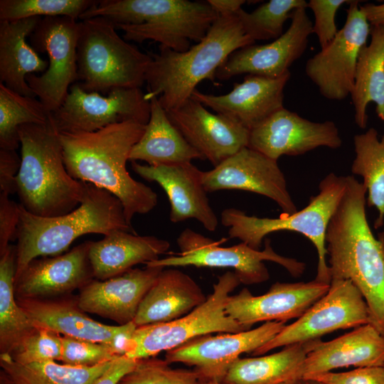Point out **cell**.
<instances>
[{
    "instance_id": "19",
    "label": "cell",
    "mask_w": 384,
    "mask_h": 384,
    "mask_svg": "<svg viewBox=\"0 0 384 384\" xmlns=\"http://www.w3.org/2000/svg\"><path fill=\"white\" fill-rule=\"evenodd\" d=\"M166 112L188 144L213 166L248 145V129L227 117L211 113L191 97Z\"/></svg>"
},
{
    "instance_id": "8",
    "label": "cell",
    "mask_w": 384,
    "mask_h": 384,
    "mask_svg": "<svg viewBox=\"0 0 384 384\" xmlns=\"http://www.w3.org/2000/svg\"><path fill=\"white\" fill-rule=\"evenodd\" d=\"M346 189L345 176L329 174L319 183V192L311 196L309 204L292 214L282 213L278 218L247 215L235 208L224 209L221 223L228 228L230 238H237L250 247L260 250L263 239L278 231H293L307 238L318 254L315 280L330 284L326 262V233L329 223Z\"/></svg>"
},
{
    "instance_id": "46",
    "label": "cell",
    "mask_w": 384,
    "mask_h": 384,
    "mask_svg": "<svg viewBox=\"0 0 384 384\" xmlns=\"http://www.w3.org/2000/svg\"><path fill=\"white\" fill-rule=\"evenodd\" d=\"M138 361L125 356L116 358L109 368L92 384H117L122 377L136 366Z\"/></svg>"
},
{
    "instance_id": "23",
    "label": "cell",
    "mask_w": 384,
    "mask_h": 384,
    "mask_svg": "<svg viewBox=\"0 0 384 384\" xmlns=\"http://www.w3.org/2000/svg\"><path fill=\"white\" fill-rule=\"evenodd\" d=\"M164 269L146 266L105 280L92 279L81 288L78 304L85 312L127 324L134 321L142 299Z\"/></svg>"
},
{
    "instance_id": "24",
    "label": "cell",
    "mask_w": 384,
    "mask_h": 384,
    "mask_svg": "<svg viewBox=\"0 0 384 384\" xmlns=\"http://www.w3.org/2000/svg\"><path fill=\"white\" fill-rule=\"evenodd\" d=\"M90 242L85 241L63 255L33 260L15 277L16 298L43 299L66 294L92 281Z\"/></svg>"
},
{
    "instance_id": "12",
    "label": "cell",
    "mask_w": 384,
    "mask_h": 384,
    "mask_svg": "<svg viewBox=\"0 0 384 384\" xmlns=\"http://www.w3.org/2000/svg\"><path fill=\"white\" fill-rule=\"evenodd\" d=\"M368 324H370L369 310L357 287L350 280H331L321 298L252 353L262 355L280 346L319 339L334 331Z\"/></svg>"
},
{
    "instance_id": "14",
    "label": "cell",
    "mask_w": 384,
    "mask_h": 384,
    "mask_svg": "<svg viewBox=\"0 0 384 384\" xmlns=\"http://www.w3.org/2000/svg\"><path fill=\"white\" fill-rule=\"evenodd\" d=\"M359 2L352 0L348 4L342 28L305 65L306 75L320 94L329 100H344L354 87L358 55L366 45L370 29Z\"/></svg>"
},
{
    "instance_id": "28",
    "label": "cell",
    "mask_w": 384,
    "mask_h": 384,
    "mask_svg": "<svg viewBox=\"0 0 384 384\" xmlns=\"http://www.w3.org/2000/svg\"><path fill=\"white\" fill-rule=\"evenodd\" d=\"M207 299L200 286L177 269L163 270L142 299L133 321L138 326L179 319Z\"/></svg>"
},
{
    "instance_id": "10",
    "label": "cell",
    "mask_w": 384,
    "mask_h": 384,
    "mask_svg": "<svg viewBox=\"0 0 384 384\" xmlns=\"http://www.w3.org/2000/svg\"><path fill=\"white\" fill-rule=\"evenodd\" d=\"M214 241L191 229L186 228L177 238L178 255L145 263L147 267H207L233 268L241 284L264 282L270 274L263 261L276 262L284 267L293 277L302 275L305 264L293 258L283 257L272 249L270 240H265L263 250H255L246 243L231 247H220Z\"/></svg>"
},
{
    "instance_id": "22",
    "label": "cell",
    "mask_w": 384,
    "mask_h": 384,
    "mask_svg": "<svg viewBox=\"0 0 384 384\" xmlns=\"http://www.w3.org/2000/svg\"><path fill=\"white\" fill-rule=\"evenodd\" d=\"M133 171L148 181L157 183L166 193L170 220L178 223L193 218L208 231L218 225L202 183V171L190 163L150 166L132 162Z\"/></svg>"
},
{
    "instance_id": "41",
    "label": "cell",
    "mask_w": 384,
    "mask_h": 384,
    "mask_svg": "<svg viewBox=\"0 0 384 384\" xmlns=\"http://www.w3.org/2000/svg\"><path fill=\"white\" fill-rule=\"evenodd\" d=\"M60 360L68 365L92 367L119 357L107 345L70 336H60Z\"/></svg>"
},
{
    "instance_id": "25",
    "label": "cell",
    "mask_w": 384,
    "mask_h": 384,
    "mask_svg": "<svg viewBox=\"0 0 384 384\" xmlns=\"http://www.w3.org/2000/svg\"><path fill=\"white\" fill-rule=\"evenodd\" d=\"M384 366V336L372 324L355 328L329 341L317 339L306 354L299 377L343 367Z\"/></svg>"
},
{
    "instance_id": "36",
    "label": "cell",
    "mask_w": 384,
    "mask_h": 384,
    "mask_svg": "<svg viewBox=\"0 0 384 384\" xmlns=\"http://www.w3.org/2000/svg\"><path fill=\"white\" fill-rule=\"evenodd\" d=\"M50 116L39 100L20 95L0 83V149L16 150L20 146L19 127L46 124Z\"/></svg>"
},
{
    "instance_id": "16",
    "label": "cell",
    "mask_w": 384,
    "mask_h": 384,
    "mask_svg": "<svg viewBox=\"0 0 384 384\" xmlns=\"http://www.w3.org/2000/svg\"><path fill=\"white\" fill-rule=\"evenodd\" d=\"M202 183L206 192L229 189L252 192L274 201L282 213L297 211L277 161L247 146L213 169L202 171Z\"/></svg>"
},
{
    "instance_id": "32",
    "label": "cell",
    "mask_w": 384,
    "mask_h": 384,
    "mask_svg": "<svg viewBox=\"0 0 384 384\" xmlns=\"http://www.w3.org/2000/svg\"><path fill=\"white\" fill-rule=\"evenodd\" d=\"M370 41L361 50L356 64L355 83L351 94L355 122L365 129L368 122L366 108L376 105L378 117L384 123V26H373Z\"/></svg>"
},
{
    "instance_id": "9",
    "label": "cell",
    "mask_w": 384,
    "mask_h": 384,
    "mask_svg": "<svg viewBox=\"0 0 384 384\" xmlns=\"http://www.w3.org/2000/svg\"><path fill=\"white\" fill-rule=\"evenodd\" d=\"M240 284L234 272H227L218 277L206 301L188 314L169 322L137 327L124 356L133 359L154 357L203 335L249 330L225 312L230 294Z\"/></svg>"
},
{
    "instance_id": "51",
    "label": "cell",
    "mask_w": 384,
    "mask_h": 384,
    "mask_svg": "<svg viewBox=\"0 0 384 384\" xmlns=\"http://www.w3.org/2000/svg\"><path fill=\"white\" fill-rule=\"evenodd\" d=\"M302 380V384H321L317 381L309 380V379Z\"/></svg>"
},
{
    "instance_id": "45",
    "label": "cell",
    "mask_w": 384,
    "mask_h": 384,
    "mask_svg": "<svg viewBox=\"0 0 384 384\" xmlns=\"http://www.w3.org/2000/svg\"><path fill=\"white\" fill-rule=\"evenodd\" d=\"M21 166V156L16 150L0 149V193H16V178Z\"/></svg>"
},
{
    "instance_id": "3",
    "label": "cell",
    "mask_w": 384,
    "mask_h": 384,
    "mask_svg": "<svg viewBox=\"0 0 384 384\" xmlns=\"http://www.w3.org/2000/svg\"><path fill=\"white\" fill-rule=\"evenodd\" d=\"M255 42L236 16H219L206 36L185 52L159 46L145 75L146 100L158 97L166 110L176 109L191 97L203 80H213L218 68L234 51Z\"/></svg>"
},
{
    "instance_id": "43",
    "label": "cell",
    "mask_w": 384,
    "mask_h": 384,
    "mask_svg": "<svg viewBox=\"0 0 384 384\" xmlns=\"http://www.w3.org/2000/svg\"><path fill=\"white\" fill-rule=\"evenodd\" d=\"M306 379L321 384H384V366L357 368L342 373H320L302 380Z\"/></svg>"
},
{
    "instance_id": "20",
    "label": "cell",
    "mask_w": 384,
    "mask_h": 384,
    "mask_svg": "<svg viewBox=\"0 0 384 384\" xmlns=\"http://www.w3.org/2000/svg\"><path fill=\"white\" fill-rule=\"evenodd\" d=\"M330 284L316 280L309 282H275L268 292L254 296L247 288L229 296L226 314L250 329L261 321H284L300 317L329 290Z\"/></svg>"
},
{
    "instance_id": "2",
    "label": "cell",
    "mask_w": 384,
    "mask_h": 384,
    "mask_svg": "<svg viewBox=\"0 0 384 384\" xmlns=\"http://www.w3.org/2000/svg\"><path fill=\"white\" fill-rule=\"evenodd\" d=\"M146 125L124 122L92 132H60L64 164L73 178L93 184L115 196L132 226L137 214H146L156 206L157 194L129 174L126 164Z\"/></svg>"
},
{
    "instance_id": "34",
    "label": "cell",
    "mask_w": 384,
    "mask_h": 384,
    "mask_svg": "<svg viewBox=\"0 0 384 384\" xmlns=\"http://www.w3.org/2000/svg\"><path fill=\"white\" fill-rule=\"evenodd\" d=\"M113 361L92 367L59 364L55 361L21 364L9 354L0 355L1 372L12 384H92Z\"/></svg>"
},
{
    "instance_id": "26",
    "label": "cell",
    "mask_w": 384,
    "mask_h": 384,
    "mask_svg": "<svg viewBox=\"0 0 384 384\" xmlns=\"http://www.w3.org/2000/svg\"><path fill=\"white\" fill-rule=\"evenodd\" d=\"M16 300L36 328L107 346L130 323L110 326L96 321L84 313L77 300L22 298Z\"/></svg>"
},
{
    "instance_id": "42",
    "label": "cell",
    "mask_w": 384,
    "mask_h": 384,
    "mask_svg": "<svg viewBox=\"0 0 384 384\" xmlns=\"http://www.w3.org/2000/svg\"><path fill=\"white\" fill-rule=\"evenodd\" d=\"M348 0H310L307 8L314 15L313 33L319 41L321 49L326 47L336 37L338 30L336 25V15L338 9L344 4H350Z\"/></svg>"
},
{
    "instance_id": "37",
    "label": "cell",
    "mask_w": 384,
    "mask_h": 384,
    "mask_svg": "<svg viewBox=\"0 0 384 384\" xmlns=\"http://www.w3.org/2000/svg\"><path fill=\"white\" fill-rule=\"evenodd\" d=\"M306 7L304 0H270L252 12L240 9L235 14L245 34L254 42L275 40L283 33L284 25L297 8Z\"/></svg>"
},
{
    "instance_id": "7",
    "label": "cell",
    "mask_w": 384,
    "mask_h": 384,
    "mask_svg": "<svg viewBox=\"0 0 384 384\" xmlns=\"http://www.w3.org/2000/svg\"><path fill=\"white\" fill-rule=\"evenodd\" d=\"M110 21L95 17L79 21L78 82L86 92L107 95L115 88L141 87L151 60L120 37Z\"/></svg>"
},
{
    "instance_id": "47",
    "label": "cell",
    "mask_w": 384,
    "mask_h": 384,
    "mask_svg": "<svg viewBox=\"0 0 384 384\" xmlns=\"http://www.w3.org/2000/svg\"><path fill=\"white\" fill-rule=\"evenodd\" d=\"M218 16L235 14L245 3L244 0H208Z\"/></svg>"
},
{
    "instance_id": "48",
    "label": "cell",
    "mask_w": 384,
    "mask_h": 384,
    "mask_svg": "<svg viewBox=\"0 0 384 384\" xmlns=\"http://www.w3.org/2000/svg\"><path fill=\"white\" fill-rule=\"evenodd\" d=\"M360 7L370 26H384V3H367Z\"/></svg>"
},
{
    "instance_id": "31",
    "label": "cell",
    "mask_w": 384,
    "mask_h": 384,
    "mask_svg": "<svg viewBox=\"0 0 384 384\" xmlns=\"http://www.w3.org/2000/svg\"><path fill=\"white\" fill-rule=\"evenodd\" d=\"M316 340L288 345L268 356L239 358L218 382L219 384H282L301 380L302 365Z\"/></svg>"
},
{
    "instance_id": "4",
    "label": "cell",
    "mask_w": 384,
    "mask_h": 384,
    "mask_svg": "<svg viewBox=\"0 0 384 384\" xmlns=\"http://www.w3.org/2000/svg\"><path fill=\"white\" fill-rule=\"evenodd\" d=\"M21 166L16 178L19 204L40 217L67 214L81 203L85 182L68 173L60 132L52 113L43 124H27L18 129Z\"/></svg>"
},
{
    "instance_id": "38",
    "label": "cell",
    "mask_w": 384,
    "mask_h": 384,
    "mask_svg": "<svg viewBox=\"0 0 384 384\" xmlns=\"http://www.w3.org/2000/svg\"><path fill=\"white\" fill-rule=\"evenodd\" d=\"M97 2L93 0H1L0 21H14L36 16H68L78 20Z\"/></svg>"
},
{
    "instance_id": "49",
    "label": "cell",
    "mask_w": 384,
    "mask_h": 384,
    "mask_svg": "<svg viewBox=\"0 0 384 384\" xmlns=\"http://www.w3.org/2000/svg\"><path fill=\"white\" fill-rule=\"evenodd\" d=\"M200 384H219V383L216 380H210V381L201 382ZM282 384H302V380H291V381H287L286 383H284Z\"/></svg>"
},
{
    "instance_id": "13",
    "label": "cell",
    "mask_w": 384,
    "mask_h": 384,
    "mask_svg": "<svg viewBox=\"0 0 384 384\" xmlns=\"http://www.w3.org/2000/svg\"><path fill=\"white\" fill-rule=\"evenodd\" d=\"M150 112V101L141 87L115 88L103 96L86 92L75 82L52 118L59 132H92L124 122L146 125Z\"/></svg>"
},
{
    "instance_id": "11",
    "label": "cell",
    "mask_w": 384,
    "mask_h": 384,
    "mask_svg": "<svg viewBox=\"0 0 384 384\" xmlns=\"http://www.w3.org/2000/svg\"><path fill=\"white\" fill-rule=\"evenodd\" d=\"M79 21L68 16L43 17L29 36L37 53L48 56L47 70L40 76L28 75L26 82L46 110L53 113L78 81L77 44Z\"/></svg>"
},
{
    "instance_id": "50",
    "label": "cell",
    "mask_w": 384,
    "mask_h": 384,
    "mask_svg": "<svg viewBox=\"0 0 384 384\" xmlns=\"http://www.w3.org/2000/svg\"><path fill=\"white\" fill-rule=\"evenodd\" d=\"M1 384H12L1 371Z\"/></svg>"
},
{
    "instance_id": "17",
    "label": "cell",
    "mask_w": 384,
    "mask_h": 384,
    "mask_svg": "<svg viewBox=\"0 0 384 384\" xmlns=\"http://www.w3.org/2000/svg\"><path fill=\"white\" fill-rule=\"evenodd\" d=\"M290 19L287 30L271 43H253L231 53L218 68L215 78L225 80L247 74L277 78L288 73L293 63L306 50L309 36L313 33L306 7L296 9Z\"/></svg>"
},
{
    "instance_id": "1",
    "label": "cell",
    "mask_w": 384,
    "mask_h": 384,
    "mask_svg": "<svg viewBox=\"0 0 384 384\" xmlns=\"http://www.w3.org/2000/svg\"><path fill=\"white\" fill-rule=\"evenodd\" d=\"M346 189L326 229L331 281L350 280L363 295L370 324L384 336V233L378 238L368 224L367 191L353 176H346Z\"/></svg>"
},
{
    "instance_id": "15",
    "label": "cell",
    "mask_w": 384,
    "mask_h": 384,
    "mask_svg": "<svg viewBox=\"0 0 384 384\" xmlns=\"http://www.w3.org/2000/svg\"><path fill=\"white\" fill-rule=\"evenodd\" d=\"M285 326L284 321H267L257 328L238 333L203 335L166 351L165 360L169 363L193 366L201 382L219 381L241 354L254 352Z\"/></svg>"
},
{
    "instance_id": "40",
    "label": "cell",
    "mask_w": 384,
    "mask_h": 384,
    "mask_svg": "<svg viewBox=\"0 0 384 384\" xmlns=\"http://www.w3.org/2000/svg\"><path fill=\"white\" fill-rule=\"evenodd\" d=\"M60 336L49 330L38 329L26 337L9 355L21 364L60 360Z\"/></svg>"
},
{
    "instance_id": "6",
    "label": "cell",
    "mask_w": 384,
    "mask_h": 384,
    "mask_svg": "<svg viewBox=\"0 0 384 384\" xmlns=\"http://www.w3.org/2000/svg\"><path fill=\"white\" fill-rule=\"evenodd\" d=\"M115 230L136 233L127 223L121 201L109 191L89 183L85 182L80 206L65 215L40 217L19 204L15 277L33 260L59 255L85 234L105 235Z\"/></svg>"
},
{
    "instance_id": "35",
    "label": "cell",
    "mask_w": 384,
    "mask_h": 384,
    "mask_svg": "<svg viewBox=\"0 0 384 384\" xmlns=\"http://www.w3.org/2000/svg\"><path fill=\"white\" fill-rule=\"evenodd\" d=\"M355 158L351 172L363 178L367 191V205L378 212L375 228L384 223V134L380 139L378 131L371 127L353 137Z\"/></svg>"
},
{
    "instance_id": "21",
    "label": "cell",
    "mask_w": 384,
    "mask_h": 384,
    "mask_svg": "<svg viewBox=\"0 0 384 384\" xmlns=\"http://www.w3.org/2000/svg\"><path fill=\"white\" fill-rule=\"evenodd\" d=\"M290 77V71L277 78L247 75L226 94H206L196 89L191 97L250 131L284 107V90Z\"/></svg>"
},
{
    "instance_id": "33",
    "label": "cell",
    "mask_w": 384,
    "mask_h": 384,
    "mask_svg": "<svg viewBox=\"0 0 384 384\" xmlns=\"http://www.w3.org/2000/svg\"><path fill=\"white\" fill-rule=\"evenodd\" d=\"M16 247L0 253V351L11 353L36 328L15 299Z\"/></svg>"
},
{
    "instance_id": "44",
    "label": "cell",
    "mask_w": 384,
    "mask_h": 384,
    "mask_svg": "<svg viewBox=\"0 0 384 384\" xmlns=\"http://www.w3.org/2000/svg\"><path fill=\"white\" fill-rule=\"evenodd\" d=\"M19 220V204L9 198V195L0 193V253L16 240Z\"/></svg>"
},
{
    "instance_id": "39",
    "label": "cell",
    "mask_w": 384,
    "mask_h": 384,
    "mask_svg": "<svg viewBox=\"0 0 384 384\" xmlns=\"http://www.w3.org/2000/svg\"><path fill=\"white\" fill-rule=\"evenodd\" d=\"M165 359L149 357L139 359L136 366L126 373L117 384H200L194 370L173 368Z\"/></svg>"
},
{
    "instance_id": "30",
    "label": "cell",
    "mask_w": 384,
    "mask_h": 384,
    "mask_svg": "<svg viewBox=\"0 0 384 384\" xmlns=\"http://www.w3.org/2000/svg\"><path fill=\"white\" fill-rule=\"evenodd\" d=\"M150 118L140 139L132 147L129 161L150 166L174 165L204 159L169 120L158 97L150 100Z\"/></svg>"
},
{
    "instance_id": "27",
    "label": "cell",
    "mask_w": 384,
    "mask_h": 384,
    "mask_svg": "<svg viewBox=\"0 0 384 384\" xmlns=\"http://www.w3.org/2000/svg\"><path fill=\"white\" fill-rule=\"evenodd\" d=\"M169 248L170 243L166 240L115 230L100 240L91 241L88 257L94 277L105 280L138 264L158 260Z\"/></svg>"
},
{
    "instance_id": "5",
    "label": "cell",
    "mask_w": 384,
    "mask_h": 384,
    "mask_svg": "<svg viewBox=\"0 0 384 384\" xmlns=\"http://www.w3.org/2000/svg\"><path fill=\"white\" fill-rule=\"evenodd\" d=\"M218 16L207 1L100 0L79 19L102 17L122 30L127 41L152 40L185 52L204 38Z\"/></svg>"
},
{
    "instance_id": "18",
    "label": "cell",
    "mask_w": 384,
    "mask_h": 384,
    "mask_svg": "<svg viewBox=\"0 0 384 384\" xmlns=\"http://www.w3.org/2000/svg\"><path fill=\"white\" fill-rule=\"evenodd\" d=\"M342 145L333 121L316 122L283 107L250 131L247 147L278 161L282 155L298 156L318 147Z\"/></svg>"
},
{
    "instance_id": "29",
    "label": "cell",
    "mask_w": 384,
    "mask_h": 384,
    "mask_svg": "<svg viewBox=\"0 0 384 384\" xmlns=\"http://www.w3.org/2000/svg\"><path fill=\"white\" fill-rule=\"evenodd\" d=\"M42 17L14 21H0V83L27 97H36L26 78L33 73H44L48 62L42 59L26 42Z\"/></svg>"
}]
</instances>
